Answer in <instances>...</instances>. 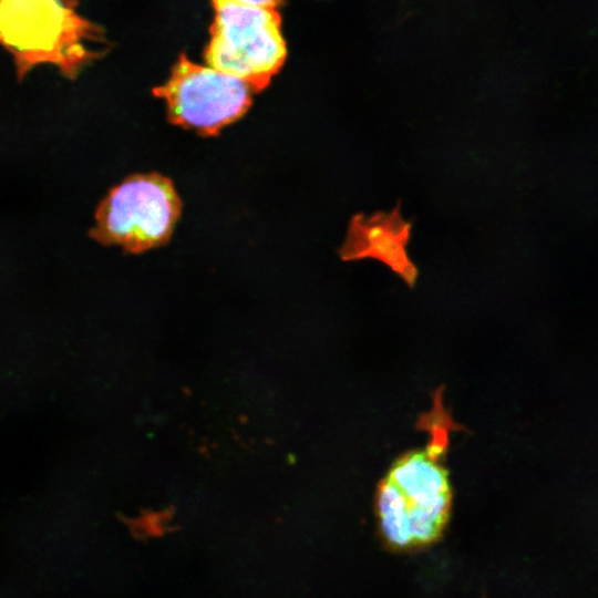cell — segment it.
<instances>
[{
  "label": "cell",
  "mask_w": 598,
  "mask_h": 598,
  "mask_svg": "<svg viewBox=\"0 0 598 598\" xmlns=\"http://www.w3.org/2000/svg\"><path fill=\"white\" fill-rule=\"evenodd\" d=\"M215 18L205 51L209 68L264 90L281 69L287 49L276 8L213 0Z\"/></svg>",
  "instance_id": "cell-3"
},
{
  "label": "cell",
  "mask_w": 598,
  "mask_h": 598,
  "mask_svg": "<svg viewBox=\"0 0 598 598\" xmlns=\"http://www.w3.org/2000/svg\"><path fill=\"white\" fill-rule=\"evenodd\" d=\"M181 212L169 178L156 173L132 175L100 203L90 235L100 244L143 252L169 240Z\"/></svg>",
  "instance_id": "cell-4"
},
{
  "label": "cell",
  "mask_w": 598,
  "mask_h": 598,
  "mask_svg": "<svg viewBox=\"0 0 598 598\" xmlns=\"http://www.w3.org/2000/svg\"><path fill=\"white\" fill-rule=\"evenodd\" d=\"M76 0H0V44L13 56L19 79L53 64L73 79L100 55L102 30L81 17Z\"/></svg>",
  "instance_id": "cell-2"
},
{
  "label": "cell",
  "mask_w": 598,
  "mask_h": 598,
  "mask_svg": "<svg viewBox=\"0 0 598 598\" xmlns=\"http://www.w3.org/2000/svg\"><path fill=\"white\" fill-rule=\"evenodd\" d=\"M411 229V221L401 215L400 202L390 213L378 212L369 217L357 214L349 221L339 255L344 261L379 260L413 288L419 271L406 249Z\"/></svg>",
  "instance_id": "cell-6"
},
{
  "label": "cell",
  "mask_w": 598,
  "mask_h": 598,
  "mask_svg": "<svg viewBox=\"0 0 598 598\" xmlns=\"http://www.w3.org/2000/svg\"><path fill=\"white\" fill-rule=\"evenodd\" d=\"M255 91L244 81L181 56L169 79L153 90L167 106L169 122L212 136L240 118Z\"/></svg>",
  "instance_id": "cell-5"
},
{
  "label": "cell",
  "mask_w": 598,
  "mask_h": 598,
  "mask_svg": "<svg viewBox=\"0 0 598 598\" xmlns=\"http://www.w3.org/2000/svg\"><path fill=\"white\" fill-rule=\"evenodd\" d=\"M435 404L424 415L432 434L423 448L400 455L378 485L375 509L384 539L396 548L435 542L452 508L448 470L443 463L448 447L451 419Z\"/></svg>",
  "instance_id": "cell-1"
},
{
  "label": "cell",
  "mask_w": 598,
  "mask_h": 598,
  "mask_svg": "<svg viewBox=\"0 0 598 598\" xmlns=\"http://www.w3.org/2000/svg\"><path fill=\"white\" fill-rule=\"evenodd\" d=\"M234 1H238V2H241V3H246V4H251V6H258V7L276 8L277 4L281 0H234Z\"/></svg>",
  "instance_id": "cell-7"
}]
</instances>
